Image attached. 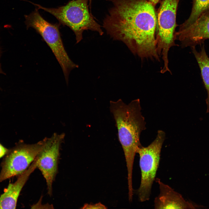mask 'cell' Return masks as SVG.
Listing matches in <instances>:
<instances>
[{"label":"cell","mask_w":209,"mask_h":209,"mask_svg":"<svg viewBox=\"0 0 209 209\" xmlns=\"http://www.w3.org/2000/svg\"><path fill=\"white\" fill-rule=\"evenodd\" d=\"M103 27L113 40L124 43L134 55L159 61L156 50L157 18L147 0H111Z\"/></svg>","instance_id":"obj_1"},{"label":"cell","mask_w":209,"mask_h":209,"mask_svg":"<svg viewBox=\"0 0 209 209\" xmlns=\"http://www.w3.org/2000/svg\"><path fill=\"white\" fill-rule=\"evenodd\" d=\"M110 109L116 122L118 139L125 156L128 182L131 183L135 156L138 149L142 145L140 135L146 128L140 100H133L127 105L121 99L110 101Z\"/></svg>","instance_id":"obj_2"},{"label":"cell","mask_w":209,"mask_h":209,"mask_svg":"<svg viewBox=\"0 0 209 209\" xmlns=\"http://www.w3.org/2000/svg\"><path fill=\"white\" fill-rule=\"evenodd\" d=\"M31 3L38 9H42L49 13L60 23L69 27L75 35L76 43L83 39L82 34L85 30L96 32L100 35L104 33L101 26L89 11V0H73L65 5L57 8H47Z\"/></svg>","instance_id":"obj_3"},{"label":"cell","mask_w":209,"mask_h":209,"mask_svg":"<svg viewBox=\"0 0 209 209\" xmlns=\"http://www.w3.org/2000/svg\"><path fill=\"white\" fill-rule=\"evenodd\" d=\"M27 28H34L50 47L62 69L67 83L71 71L78 68L69 57L65 49L59 30V26L50 23L40 15L37 9L25 16Z\"/></svg>","instance_id":"obj_4"},{"label":"cell","mask_w":209,"mask_h":209,"mask_svg":"<svg viewBox=\"0 0 209 209\" xmlns=\"http://www.w3.org/2000/svg\"><path fill=\"white\" fill-rule=\"evenodd\" d=\"M180 0H161L157 12L158 29L156 35V46L158 54L161 57L163 72L169 71L168 54L170 48L176 46L175 29L177 10Z\"/></svg>","instance_id":"obj_5"},{"label":"cell","mask_w":209,"mask_h":209,"mask_svg":"<svg viewBox=\"0 0 209 209\" xmlns=\"http://www.w3.org/2000/svg\"><path fill=\"white\" fill-rule=\"evenodd\" d=\"M165 137V132L163 130H159L156 137L151 143L146 147L141 145L137 150V153L139 156L141 178L140 185L136 192L141 202L149 199Z\"/></svg>","instance_id":"obj_6"},{"label":"cell","mask_w":209,"mask_h":209,"mask_svg":"<svg viewBox=\"0 0 209 209\" xmlns=\"http://www.w3.org/2000/svg\"><path fill=\"white\" fill-rule=\"evenodd\" d=\"M45 142V139L32 144H26L21 141L9 149L1 163L0 183L25 171L35 160Z\"/></svg>","instance_id":"obj_7"},{"label":"cell","mask_w":209,"mask_h":209,"mask_svg":"<svg viewBox=\"0 0 209 209\" xmlns=\"http://www.w3.org/2000/svg\"><path fill=\"white\" fill-rule=\"evenodd\" d=\"M64 137L63 134L55 133L49 138H45L44 144L36 157L37 167L44 178L47 186L48 193H52V186L57 168L59 149Z\"/></svg>","instance_id":"obj_8"},{"label":"cell","mask_w":209,"mask_h":209,"mask_svg":"<svg viewBox=\"0 0 209 209\" xmlns=\"http://www.w3.org/2000/svg\"><path fill=\"white\" fill-rule=\"evenodd\" d=\"M176 39L184 47H195L209 39V10L186 28L176 33Z\"/></svg>","instance_id":"obj_9"},{"label":"cell","mask_w":209,"mask_h":209,"mask_svg":"<svg viewBox=\"0 0 209 209\" xmlns=\"http://www.w3.org/2000/svg\"><path fill=\"white\" fill-rule=\"evenodd\" d=\"M159 193L154 201L155 209H192L196 206L191 202L186 201L182 195L168 185L156 178Z\"/></svg>","instance_id":"obj_10"},{"label":"cell","mask_w":209,"mask_h":209,"mask_svg":"<svg viewBox=\"0 0 209 209\" xmlns=\"http://www.w3.org/2000/svg\"><path fill=\"white\" fill-rule=\"evenodd\" d=\"M37 167L36 158L28 168L19 175L14 183L10 182L0 196V209H15L20 193L31 174Z\"/></svg>","instance_id":"obj_11"},{"label":"cell","mask_w":209,"mask_h":209,"mask_svg":"<svg viewBox=\"0 0 209 209\" xmlns=\"http://www.w3.org/2000/svg\"><path fill=\"white\" fill-rule=\"evenodd\" d=\"M192 48L200 69L203 82L207 91L208 97L206 100V112L209 113V58L203 46L199 51H197L195 47Z\"/></svg>","instance_id":"obj_12"},{"label":"cell","mask_w":209,"mask_h":209,"mask_svg":"<svg viewBox=\"0 0 209 209\" xmlns=\"http://www.w3.org/2000/svg\"><path fill=\"white\" fill-rule=\"evenodd\" d=\"M191 12L188 18L180 26L179 30L190 26L200 16L209 10V0H192Z\"/></svg>","instance_id":"obj_13"},{"label":"cell","mask_w":209,"mask_h":209,"mask_svg":"<svg viewBox=\"0 0 209 209\" xmlns=\"http://www.w3.org/2000/svg\"><path fill=\"white\" fill-rule=\"evenodd\" d=\"M82 209H107V207L99 202L96 204L86 203L84 205Z\"/></svg>","instance_id":"obj_14"},{"label":"cell","mask_w":209,"mask_h":209,"mask_svg":"<svg viewBox=\"0 0 209 209\" xmlns=\"http://www.w3.org/2000/svg\"><path fill=\"white\" fill-rule=\"evenodd\" d=\"M9 150V149L4 147L0 143V158L4 156Z\"/></svg>","instance_id":"obj_15"},{"label":"cell","mask_w":209,"mask_h":209,"mask_svg":"<svg viewBox=\"0 0 209 209\" xmlns=\"http://www.w3.org/2000/svg\"><path fill=\"white\" fill-rule=\"evenodd\" d=\"M152 3L154 6L156 5L161 1V0H147Z\"/></svg>","instance_id":"obj_16"},{"label":"cell","mask_w":209,"mask_h":209,"mask_svg":"<svg viewBox=\"0 0 209 209\" xmlns=\"http://www.w3.org/2000/svg\"><path fill=\"white\" fill-rule=\"evenodd\" d=\"M92 1V0H89V8L90 9H91Z\"/></svg>","instance_id":"obj_17"},{"label":"cell","mask_w":209,"mask_h":209,"mask_svg":"<svg viewBox=\"0 0 209 209\" xmlns=\"http://www.w3.org/2000/svg\"><path fill=\"white\" fill-rule=\"evenodd\" d=\"M1 72H2V71H1V66H0V73H1Z\"/></svg>","instance_id":"obj_18"}]
</instances>
